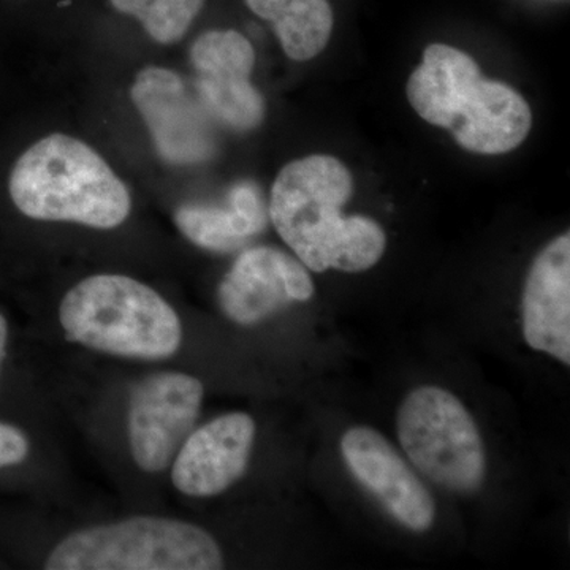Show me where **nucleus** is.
I'll return each instance as SVG.
<instances>
[{
  "label": "nucleus",
  "instance_id": "nucleus-14",
  "mask_svg": "<svg viewBox=\"0 0 570 570\" xmlns=\"http://www.w3.org/2000/svg\"><path fill=\"white\" fill-rule=\"evenodd\" d=\"M268 223L261 189L250 181L235 184L227 205H186L175 213V224L189 242L213 253H232L245 246Z\"/></svg>",
  "mask_w": 570,
  "mask_h": 570
},
{
  "label": "nucleus",
  "instance_id": "nucleus-16",
  "mask_svg": "<svg viewBox=\"0 0 570 570\" xmlns=\"http://www.w3.org/2000/svg\"><path fill=\"white\" fill-rule=\"evenodd\" d=\"M124 14L137 18L157 43L171 45L189 31L206 0H110Z\"/></svg>",
  "mask_w": 570,
  "mask_h": 570
},
{
  "label": "nucleus",
  "instance_id": "nucleus-7",
  "mask_svg": "<svg viewBox=\"0 0 570 570\" xmlns=\"http://www.w3.org/2000/svg\"><path fill=\"white\" fill-rule=\"evenodd\" d=\"M204 393V384L184 373L154 374L134 389L127 431L130 452L141 471L156 474L174 463L193 433Z\"/></svg>",
  "mask_w": 570,
  "mask_h": 570
},
{
  "label": "nucleus",
  "instance_id": "nucleus-15",
  "mask_svg": "<svg viewBox=\"0 0 570 570\" xmlns=\"http://www.w3.org/2000/svg\"><path fill=\"white\" fill-rule=\"evenodd\" d=\"M246 6L272 22L285 55L298 62L321 55L335 26L328 0H246Z\"/></svg>",
  "mask_w": 570,
  "mask_h": 570
},
{
  "label": "nucleus",
  "instance_id": "nucleus-17",
  "mask_svg": "<svg viewBox=\"0 0 570 570\" xmlns=\"http://www.w3.org/2000/svg\"><path fill=\"white\" fill-rule=\"evenodd\" d=\"M28 453V438L18 428L0 423V468L20 464Z\"/></svg>",
  "mask_w": 570,
  "mask_h": 570
},
{
  "label": "nucleus",
  "instance_id": "nucleus-11",
  "mask_svg": "<svg viewBox=\"0 0 570 570\" xmlns=\"http://www.w3.org/2000/svg\"><path fill=\"white\" fill-rule=\"evenodd\" d=\"M314 284L302 262L275 249L245 250L217 291L220 309L239 325H254L292 303L313 298Z\"/></svg>",
  "mask_w": 570,
  "mask_h": 570
},
{
  "label": "nucleus",
  "instance_id": "nucleus-8",
  "mask_svg": "<svg viewBox=\"0 0 570 570\" xmlns=\"http://www.w3.org/2000/svg\"><path fill=\"white\" fill-rule=\"evenodd\" d=\"M198 102L209 118L238 132L261 126L265 116L262 94L250 82L255 51L236 31L202 33L190 48Z\"/></svg>",
  "mask_w": 570,
  "mask_h": 570
},
{
  "label": "nucleus",
  "instance_id": "nucleus-12",
  "mask_svg": "<svg viewBox=\"0 0 570 570\" xmlns=\"http://www.w3.org/2000/svg\"><path fill=\"white\" fill-rule=\"evenodd\" d=\"M255 439V422L243 412L220 415L183 442L174 460L171 482L186 497L209 498L245 475Z\"/></svg>",
  "mask_w": 570,
  "mask_h": 570
},
{
  "label": "nucleus",
  "instance_id": "nucleus-2",
  "mask_svg": "<svg viewBox=\"0 0 570 570\" xmlns=\"http://www.w3.org/2000/svg\"><path fill=\"white\" fill-rule=\"evenodd\" d=\"M406 94L423 121L448 129L466 151H513L531 130L527 100L504 82L483 78L468 52L449 45L426 48Z\"/></svg>",
  "mask_w": 570,
  "mask_h": 570
},
{
  "label": "nucleus",
  "instance_id": "nucleus-1",
  "mask_svg": "<svg viewBox=\"0 0 570 570\" xmlns=\"http://www.w3.org/2000/svg\"><path fill=\"white\" fill-rule=\"evenodd\" d=\"M352 189L346 165L324 154L294 160L276 176L269 219L307 269L362 273L384 255L387 238L376 220L341 214Z\"/></svg>",
  "mask_w": 570,
  "mask_h": 570
},
{
  "label": "nucleus",
  "instance_id": "nucleus-18",
  "mask_svg": "<svg viewBox=\"0 0 570 570\" xmlns=\"http://www.w3.org/2000/svg\"><path fill=\"white\" fill-rule=\"evenodd\" d=\"M7 337H9V326H7L6 318L0 314V366H2L3 358H6Z\"/></svg>",
  "mask_w": 570,
  "mask_h": 570
},
{
  "label": "nucleus",
  "instance_id": "nucleus-4",
  "mask_svg": "<svg viewBox=\"0 0 570 570\" xmlns=\"http://www.w3.org/2000/svg\"><path fill=\"white\" fill-rule=\"evenodd\" d=\"M59 321L67 340L126 358H170L183 343L174 307L129 276L86 277L63 296Z\"/></svg>",
  "mask_w": 570,
  "mask_h": 570
},
{
  "label": "nucleus",
  "instance_id": "nucleus-10",
  "mask_svg": "<svg viewBox=\"0 0 570 570\" xmlns=\"http://www.w3.org/2000/svg\"><path fill=\"white\" fill-rule=\"evenodd\" d=\"M341 453L360 485L397 523L414 532L433 527V497L382 434L366 426L351 428L341 439Z\"/></svg>",
  "mask_w": 570,
  "mask_h": 570
},
{
  "label": "nucleus",
  "instance_id": "nucleus-13",
  "mask_svg": "<svg viewBox=\"0 0 570 570\" xmlns=\"http://www.w3.org/2000/svg\"><path fill=\"white\" fill-rule=\"evenodd\" d=\"M523 335L534 351L570 365V235L558 236L535 257L524 284Z\"/></svg>",
  "mask_w": 570,
  "mask_h": 570
},
{
  "label": "nucleus",
  "instance_id": "nucleus-5",
  "mask_svg": "<svg viewBox=\"0 0 570 570\" xmlns=\"http://www.w3.org/2000/svg\"><path fill=\"white\" fill-rule=\"evenodd\" d=\"M223 551L186 521L135 517L73 532L45 561L47 570H219Z\"/></svg>",
  "mask_w": 570,
  "mask_h": 570
},
{
  "label": "nucleus",
  "instance_id": "nucleus-6",
  "mask_svg": "<svg viewBox=\"0 0 570 570\" xmlns=\"http://www.w3.org/2000/svg\"><path fill=\"white\" fill-rule=\"evenodd\" d=\"M397 438L420 474L455 493L480 489L487 474L485 448L463 403L433 387L409 393L397 414Z\"/></svg>",
  "mask_w": 570,
  "mask_h": 570
},
{
  "label": "nucleus",
  "instance_id": "nucleus-3",
  "mask_svg": "<svg viewBox=\"0 0 570 570\" xmlns=\"http://www.w3.org/2000/svg\"><path fill=\"white\" fill-rule=\"evenodd\" d=\"M14 206L24 216L92 228L118 227L132 198L99 153L77 138L52 134L33 142L9 179Z\"/></svg>",
  "mask_w": 570,
  "mask_h": 570
},
{
  "label": "nucleus",
  "instance_id": "nucleus-9",
  "mask_svg": "<svg viewBox=\"0 0 570 570\" xmlns=\"http://www.w3.org/2000/svg\"><path fill=\"white\" fill-rule=\"evenodd\" d=\"M130 99L151 134L165 163L193 165L213 156L208 112L186 91L175 71L163 67L142 69L135 78Z\"/></svg>",
  "mask_w": 570,
  "mask_h": 570
}]
</instances>
